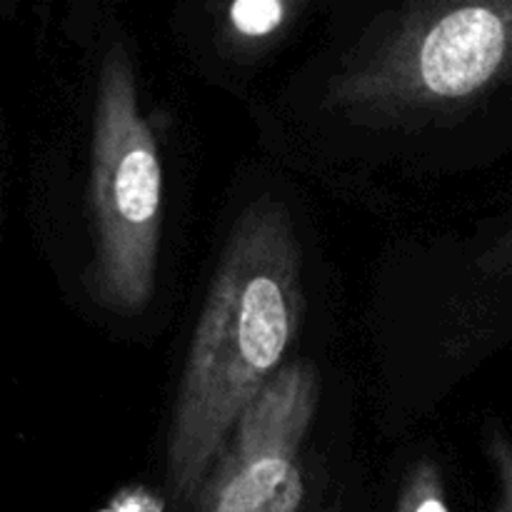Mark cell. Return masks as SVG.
Instances as JSON below:
<instances>
[{"label": "cell", "mask_w": 512, "mask_h": 512, "mask_svg": "<svg viewBox=\"0 0 512 512\" xmlns=\"http://www.w3.org/2000/svg\"><path fill=\"white\" fill-rule=\"evenodd\" d=\"M315 408V370L308 363L283 365L235 423L195 512H298L305 495L298 455Z\"/></svg>", "instance_id": "obj_3"}, {"label": "cell", "mask_w": 512, "mask_h": 512, "mask_svg": "<svg viewBox=\"0 0 512 512\" xmlns=\"http://www.w3.org/2000/svg\"><path fill=\"white\" fill-rule=\"evenodd\" d=\"M303 320V260L280 200L235 218L195 325L168 435V483L198 500L243 410L283 368Z\"/></svg>", "instance_id": "obj_1"}, {"label": "cell", "mask_w": 512, "mask_h": 512, "mask_svg": "<svg viewBox=\"0 0 512 512\" xmlns=\"http://www.w3.org/2000/svg\"><path fill=\"white\" fill-rule=\"evenodd\" d=\"M495 460L500 465V475H503V505L500 512H512V450L503 440H495Z\"/></svg>", "instance_id": "obj_6"}, {"label": "cell", "mask_w": 512, "mask_h": 512, "mask_svg": "<svg viewBox=\"0 0 512 512\" xmlns=\"http://www.w3.org/2000/svg\"><path fill=\"white\" fill-rule=\"evenodd\" d=\"M95 263L90 293L115 315H138L155 290L163 170L138 105L130 55L115 40L100 70L93 135Z\"/></svg>", "instance_id": "obj_2"}, {"label": "cell", "mask_w": 512, "mask_h": 512, "mask_svg": "<svg viewBox=\"0 0 512 512\" xmlns=\"http://www.w3.org/2000/svg\"><path fill=\"white\" fill-rule=\"evenodd\" d=\"M283 20L285 5L275 3V0H243L230 8V25L248 38L273 33Z\"/></svg>", "instance_id": "obj_5"}, {"label": "cell", "mask_w": 512, "mask_h": 512, "mask_svg": "<svg viewBox=\"0 0 512 512\" xmlns=\"http://www.w3.org/2000/svg\"><path fill=\"white\" fill-rule=\"evenodd\" d=\"M395 512H450L443 478L433 463L423 460V463L413 465V470L405 478Z\"/></svg>", "instance_id": "obj_4"}]
</instances>
